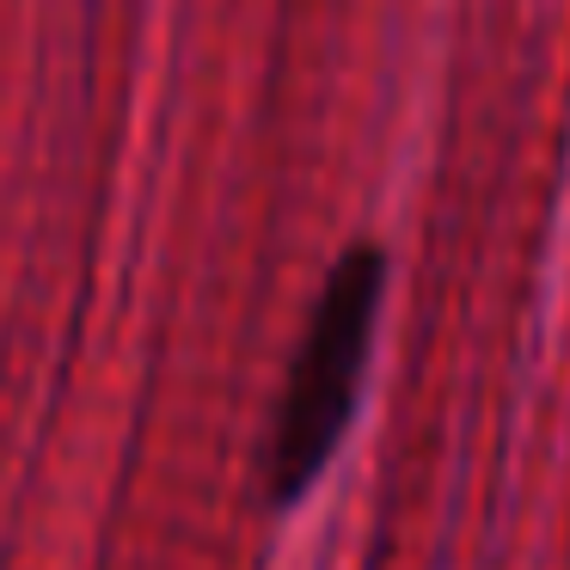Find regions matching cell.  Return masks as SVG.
<instances>
[{"label": "cell", "mask_w": 570, "mask_h": 570, "mask_svg": "<svg viewBox=\"0 0 570 570\" xmlns=\"http://www.w3.org/2000/svg\"><path fill=\"white\" fill-rule=\"evenodd\" d=\"M381 295H386L381 246H350L320 288V307L301 332L271 435H264V491H271V503H295L344 442L362 381H368Z\"/></svg>", "instance_id": "obj_1"}]
</instances>
